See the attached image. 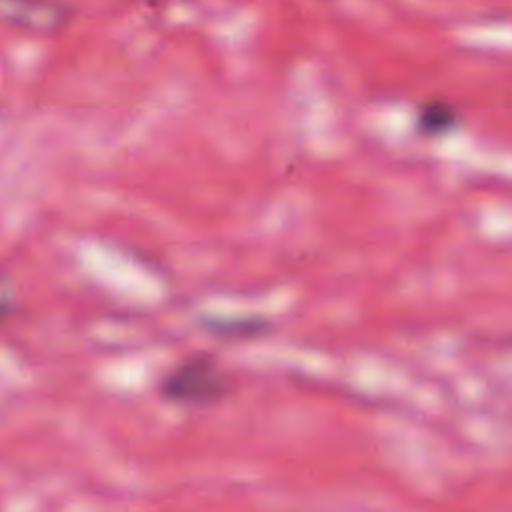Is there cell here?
Listing matches in <instances>:
<instances>
[{"mask_svg": "<svg viewBox=\"0 0 512 512\" xmlns=\"http://www.w3.org/2000/svg\"><path fill=\"white\" fill-rule=\"evenodd\" d=\"M202 328L216 338H256L270 330V320L262 316H208Z\"/></svg>", "mask_w": 512, "mask_h": 512, "instance_id": "3957f363", "label": "cell"}, {"mask_svg": "<svg viewBox=\"0 0 512 512\" xmlns=\"http://www.w3.org/2000/svg\"><path fill=\"white\" fill-rule=\"evenodd\" d=\"M456 124H458V112L442 100H432L418 108L416 130L424 136H442L454 130Z\"/></svg>", "mask_w": 512, "mask_h": 512, "instance_id": "277c9868", "label": "cell"}, {"mask_svg": "<svg viewBox=\"0 0 512 512\" xmlns=\"http://www.w3.org/2000/svg\"><path fill=\"white\" fill-rule=\"evenodd\" d=\"M230 390L228 374L208 352H196L172 366L158 382L166 402L180 406L218 404Z\"/></svg>", "mask_w": 512, "mask_h": 512, "instance_id": "6da1fadb", "label": "cell"}, {"mask_svg": "<svg viewBox=\"0 0 512 512\" xmlns=\"http://www.w3.org/2000/svg\"><path fill=\"white\" fill-rule=\"evenodd\" d=\"M70 8L54 0H2V16L16 28L54 32L70 18Z\"/></svg>", "mask_w": 512, "mask_h": 512, "instance_id": "7a4b0ae2", "label": "cell"}]
</instances>
